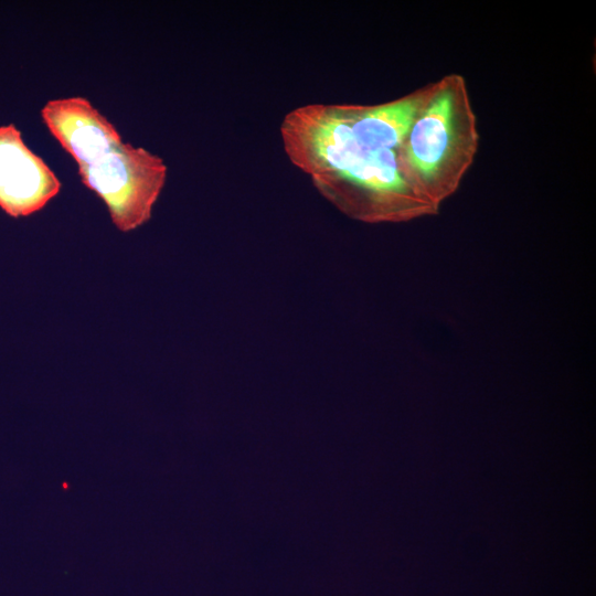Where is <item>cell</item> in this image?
Segmentation results:
<instances>
[{
	"instance_id": "obj_1",
	"label": "cell",
	"mask_w": 596,
	"mask_h": 596,
	"mask_svg": "<svg viewBox=\"0 0 596 596\" xmlns=\"http://www.w3.org/2000/svg\"><path fill=\"white\" fill-rule=\"evenodd\" d=\"M284 150L347 216L403 223L438 213L401 170L398 150L358 129L344 104H308L280 124Z\"/></svg>"
},
{
	"instance_id": "obj_2",
	"label": "cell",
	"mask_w": 596,
	"mask_h": 596,
	"mask_svg": "<svg viewBox=\"0 0 596 596\" xmlns=\"http://www.w3.org/2000/svg\"><path fill=\"white\" fill-rule=\"evenodd\" d=\"M480 135L468 85L451 73L433 82L432 93L398 149L411 184L436 209L459 189L479 149Z\"/></svg>"
},
{
	"instance_id": "obj_3",
	"label": "cell",
	"mask_w": 596,
	"mask_h": 596,
	"mask_svg": "<svg viewBox=\"0 0 596 596\" xmlns=\"http://www.w3.org/2000/svg\"><path fill=\"white\" fill-rule=\"evenodd\" d=\"M83 184L106 204L124 233L146 224L164 187L167 166L142 147L121 142L96 161L78 167Z\"/></svg>"
},
{
	"instance_id": "obj_4",
	"label": "cell",
	"mask_w": 596,
	"mask_h": 596,
	"mask_svg": "<svg viewBox=\"0 0 596 596\" xmlns=\"http://www.w3.org/2000/svg\"><path fill=\"white\" fill-rule=\"evenodd\" d=\"M45 161L23 141L13 125L0 127V207L12 217L42 210L61 191Z\"/></svg>"
},
{
	"instance_id": "obj_5",
	"label": "cell",
	"mask_w": 596,
	"mask_h": 596,
	"mask_svg": "<svg viewBox=\"0 0 596 596\" xmlns=\"http://www.w3.org/2000/svg\"><path fill=\"white\" fill-rule=\"evenodd\" d=\"M41 117L78 167L96 161L123 142L114 124L82 96L46 102Z\"/></svg>"
}]
</instances>
